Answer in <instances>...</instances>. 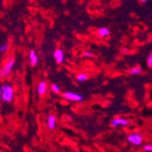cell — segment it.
I'll return each instance as SVG.
<instances>
[{
  "instance_id": "obj_1",
  "label": "cell",
  "mask_w": 152,
  "mask_h": 152,
  "mask_svg": "<svg viewBox=\"0 0 152 152\" xmlns=\"http://www.w3.org/2000/svg\"><path fill=\"white\" fill-rule=\"evenodd\" d=\"M15 58H10L8 59V61L6 62V64L3 66V67L1 68V70H0V77H6L7 76L10 75L11 71H12V68L15 65Z\"/></svg>"
},
{
  "instance_id": "obj_2",
  "label": "cell",
  "mask_w": 152,
  "mask_h": 152,
  "mask_svg": "<svg viewBox=\"0 0 152 152\" xmlns=\"http://www.w3.org/2000/svg\"><path fill=\"white\" fill-rule=\"evenodd\" d=\"M2 99L5 102H10L14 98V89L10 85H4L1 87Z\"/></svg>"
},
{
  "instance_id": "obj_3",
  "label": "cell",
  "mask_w": 152,
  "mask_h": 152,
  "mask_svg": "<svg viewBox=\"0 0 152 152\" xmlns=\"http://www.w3.org/2000/svg\"><path fill=\"white\" fill-rule=\"evenodd\" d=\"M128 141L135 146H140L143 142V137L139 133H131L128 136Z\"/></svg>"
},
{
  "instance_id": "obj_4",
  "label": "cell",
  "mask_w": 152,
  "mask_h": 152,
  "mask_svg": "<svg viewBox=\"0 0 152 152\" xmlns=\"http://www.w3.org/2000/svg\"><path fill=\"white\" fill-rule=\"evenodd\" d=\"M62 96H63L64 99H66L67 100H70V101L77 102V101H82L83 100V96L82 95L75 93V92H71V91L65 92V93H63Z\"/></svg>"
},
{
  "instance_id": "obj_5",
  "label": "cell",
  "mask_w": 152,
  "mask_h": 152,
  "mask_svg": "<svg viewBox=\"0 0 152 152\" xmlns=\"http://www.w3.org/2000/svg\"><path fill=\"white\" fill-rule=\"evenodd\" d=\"M129 121L124 118H115L111 121V126L113 128H118V127H127L129 125Z\"/></svg>"
},
{
  "instance_id": "obj_6",
  "label": "cell",
  "mask_w": 152,
  "mask_h": 152,
  "mask_svg": "<svg viewBox=\"0 0 152 152\" xmlns=\"http://www.w3.org/2000/svg\"><path fill=\"white\" fill-rule=\"evenodd\" d=\"M54 58L56 59L57 63L61 64L64 61V52L61 49H56L54 52Z\"/></svg>"
},
{
  "instance_id": "obj_7",
  "label": "cell",
  "mask_w": 152,
  "mask_h": 152,
  "mask_svg": "<svg viewBox=\"0 0 152 152\" xmlns=\"http://www.w3.org/2000/svg\"><path fill=\"white\" fill-rule=\"evenodd\" d=\"M47 89H48V85L45 81H42L40 82L38 86H37V92L40 96H43L45 95V93L47 92Z\"/></svg>"
},
{
  "instance_id": "obj_8",
  "label": "cell",
  "mask_w": 152,
  "mask_h": 152,
  "mask_svg": "<svg viewBox=\"0 0 152 152\" xmlns=\"http://www.w3.org/2000/svg\"><path fill=\"white\" fill-rule=\"evenodd\" d=\"M37 61H38V58L37 56V54L35 52V50H30L29 51V63L31 66H36L37 64Z\"/></svg>"
},
{
  "instance_id": "obj_9",
  "label": "cell",
  "mask_w": 152,
  "mask_h": 152,
  "mask_svg": "<svg viewBox=\"0 0 152 152\" xmlns=\"http://www.w3.org/2000/svg\"><path fill=\"white\" fill-rule=\"evenodd\" d=\"M56 122H57V118L54 115H49L48 118V127L49 129H54L56 128Z\"/></svg>"
},
{
  "instance_id": "obj_10",
  "label": "cell",
  "mask_w": 152,
  "mask_h": 152,
  "mask_svg": "<svg viewBox=\"0 0 152 152\" xmlns=\"http://www.w3.org/2000/svg\"><path fill=\"white\" fill-rule=\"evenodd\" d=\"M110 31L109 29H107V27H99V30H98V35L100 37H106L109 35Z\"/></svg>"
},
{
  "instance_id": "obj_11",
  "label": "cell",
  "mask_w": 152,
  "mask_h": 152,
  "mask_svg": "<svg viewBox=\"0 0 152 152\" xmlns=\"http://www.w3.org/2000/svg\"><path fill=\"white\" fill-rule=\"evenodd\" d=\"M140 72H141V68H140V66H134V67H132L131 69L129 70V73H130L131 75H133V76L139 75V74H140Z\"/></svg>"
},
{
  "instance_id": "obj_12",
  "label": "cell",
  "mask_w": 152,
  "mask_h": 152,
  "mask_svg": "<svg viewBox=\"0 0 152 152\" xmlns=\"http://www.w3.org/2000/svg\"><path fill=\"white\" fill-rule=\"evenodd\" d=\"M88 76L86 74H84V73H80V74H78L77 76V79L78 81H80V82H84V81L88 80Z\"/></svg>"
},
{
  "instance_id": "obj_13",
  "label": "cell",
  "mask_w": 152,
  "mask_h": 152,
  "mask_svg": "<svg viewBox=\"0 0 152 152\" xmlns=\"http://www.w3.org/2000/svg\"><path fill=\"white\" fill-rule=\"evenodd\" d=\"M51 89H52V91H53L54 93H56V94H58V93H59V91H60L59 87H58V85H56V84H53V85H52Z\"/></svg>"
},
{
  "instance_id": "obj_14",
  "label": "cell",
  "mask_w": 152,
  "mask_h": 152,
  "mask_svg": "<svg viewBox=\"0 0 152 152\" xmlns=\"http://www.w3.org/2000/svg\"><path fill=\"white\" fill-rule=\"evenodd\" d=\"M143 149L146 152H152V145L151 144H146L143 146Z\"/></svg>"
},
{
  "instance_id": "obj_15",
  "label": "cell",
  "mask_w": 152,
  "mask_h": 152,
  "mask_svg": "<svg viewBox=\"0 0 152 152\" xmlns=\"http://www.w3.org/2000/svg\"><path fill=\"white\" fill-rule=\"evenodd\" d=\"M83 57L85 58H93L94 57V54L90 51H84L83 52Z\"/></svg>"
},
{
  "instance_id": "obj_16",
  "label": "cell",
  "mask_w": 152,
  "mask_h": 152,
  "mask_svg": "<svg viewBox=\"0 0 152 152\" xmlns=\"http://www.w3.org/2000/svg\"><path fill=\"white\" fill-rule=\"evenodd\" d=\"M8 48V46L7 44H2V45H0V53H4L7 50Z\"/></svg>"
},
{
  "instance_id": "obj_17",
  "label": "cell",
  "mask_w": 152,
  "mask_h": 152,
  "mask_svg": "<svg viewBox=\"0 0 152 152\" xmlns=\"http://www.w3.org/2000/svg\"><path fill=\"white\" fill-rule=\"evenodd\" d=\"M147 64L148 66V67L152 68V54H150L149 56L147 58Z\"/></svg>"
},
{
  "instance_id": "obj_18",
  "label": "cell",
  "mask_w": 152,
  "mask_h": 152,
  "mask_svg": "<svg viewBox=\"0 0 152 152\" xmlns=\"http://www.w3.org/2000/svg\"><path fill=\"white\" fill-rule=\"evenodd\" d=\"M2 99V91H1V87H0V100Z\"/></svg>"
},
{
  "instance_id": "obj_19",
  "label": "cell",
  "mask_w": 152,
  "mask_h": 152,
  "mask_svg": "<svg viewBox=\"0 0 152 152\" xmlns=\"http://www.w3.org/2000/svg\"><path fill=\"white\" fill-rule=\"evenodd\" d=\"M0 152H2V151H1V150H0Z\"/></svg>"
}]
</instances>
